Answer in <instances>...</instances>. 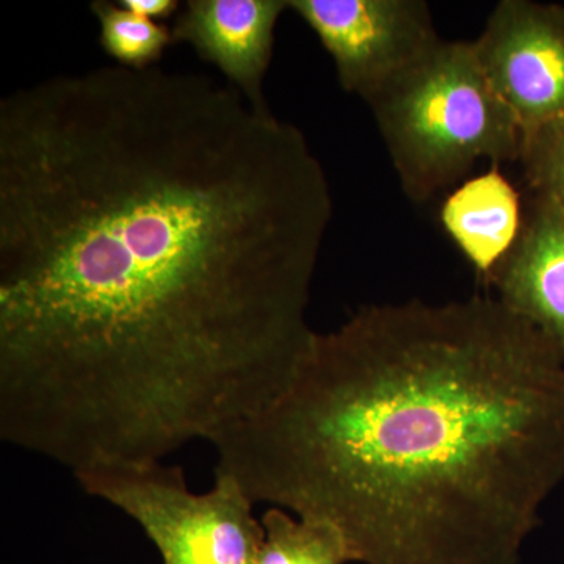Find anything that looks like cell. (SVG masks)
<instances>
[{
	"mask_svg": "<svg viewBox=\"0 0 564 564\" xmlns=\"http://www.w3.org/2000/svg\"><path fill=\"white\" fill-rule=\"evenodd\" d=\"M333 217L306 137L203 74L0 101V440L77 474L214 443L291 383Z\"/></svg>",
	"mask_w": 564,
	"mask_h": 564,
	"instance_id": "cell-1",
	"label": "cell"
},
{
	"mask_svg": "<svg viewBox=\"0 0 564 564\" xmlns=\"http://www.w3.org/2000/svg\"><path fill=\"white\" fill-rule=\"evenodd\" d=\"M212 447L355 563L519 564L564 478V355L497 299L370 304Z\"/></svg>",
	"mask_w": 564,
	"mask_h": 564,
	"instance_id": "cell-2",
	"label": "cell"
},
{
	"mask_svg": "<svg viewBox=\"0 0 564 564\" xmlns=\"http://www.w3.org/2000/svg\"><path fill=\"white\" fill-rule=\"evenodd\" d=\"M403 192L425 203L475 162L519 161L522 131L473 41L441 40L369 102Z\"/></svg>",
	"mask_w": 564,
	"mask_h": 564,
	"instance_id": "cell-3",
	"label": "cell"
},
{
	"mask_svg": "<svg viewBox=\"0 0 564 564\" xmlns=\"http://www.w3.org/2000/svg\"><path fill=\"white\" fill-rule=\"evenodd\" d=\"M85 492L135 521L163 564H256L265 538L254 502L228 475L206 492L163 462L117 463L74 474Z\"/></svg>",
	"mask_w": 564,
	"mask_h": 564,
	"instance_id": "cell-4",
	"label": "cell"
},
{
	"mask_svg": "<svg viewBox=\"0 0 564 564\" xmlns=\"http://www.w3.org/2000/svg\"><path fill=\"white\" fill-rule=\"evenodd\" d=\"M332 55L345 91L364 101L440 43L423 0H289Z\"/></svg>",
	"mask_w": 564,
	"mask_h": 564,
	"instance_id": "cell-5",
	"label": "cell"
},
{
	"mask_svg": "<svg viewBox=\"0 0 564 564\" xmlns=\"http://www.w3.org/2000/svg\"><path fill=\"white\" fill-rule=\"evenodd\" d=\"M473 44L522 135L564 117L563 7L502 0Z\"/></svg>",
	"mask_w": 564,
	"mask_h": 564,
	"instance_id": "cell-6",
	"label": "cell"
},
{
	"mask_svg": "<svg viewBox=\"0 0 564 564\" xmlns=\"http://www.w3.org/2000/svg\"><path fill=\"white\" fill-rule=\"evenodd\" d=\"M289 0H191L174 22V43H188L203 61L258 107L273 57L274 29Z\"/></svg>",
	"mask_w": 564,
	"mask_h": 564,
	"instance_id": "cell-7",
	"label": "cell"
},
{
	"mask_svg": "<svg viewBox=\"0 0 564 564\" xmlns=\"http://www.w3.org/2000/svg\"><path fill=\"white\" fill-rule=\"evenodd\" d=\"M499 302L564 355V210L534 196L513 250L491 278Z\"/></svg>",
	"mask_w": 564,
	"mask_h": 564,
	"instance_id": "cell-8",
	"label": "cell"
},
{
	"mask_svg": "<svg viewBox=\"0 0 564 564\" xmlns=\"http://www.w3.org/2000/svg\"><path fill=\"white\" fill-rule=\"evenodd\" d=\"M445 232L486 281H491L521 236V199L497 170L467 181L445 199Z\"/></svg>",
	"mask_w": 564,
	"mask_h": 564,
	"instance_id": "cell-9",
	"label": "cell"
},
{
	"mask_svg": "<svg viewBox=\"0 0 564 564\" xmlns=\"http://www.w3.org/2000/svg\"><path fill=\"white\" fill-rule=\"evenodd\" d=\"M265 538L256 564H348L355 563L339 529L317 519L289 514L272 507L262 514Z\"/></svg>",
	"mask_w": 564,
	"mask_h": 564,
	"instance_id": "cell-10",
	"label": "cell"
},
{
	"mask_svg": "<svg viewBox=\"0 0 564 564\" xmlns=\"http://www.w3.org/2000/svg\"><path fill=\"white\" fill-rule=\"evenodd\" d=\"M91 11L101 25L102 50L117 65L151 68L174 43L172 29L124 9L120 2L96 0Z\"/></svg>",
	"mask_w": 564,
	"mask_h": 564,
	"instance_id": "cell-11",
	"label": "cell"
},
{
	"mask_svg": "<svg viewBox=\"0 0 564 564\" xmlns=\"http://www.w3.org/2000/svg\"><path fill=\"white\" fill-rule=\"evenodd\" d=\"M518 162L524 169L533 196L564 210V117L524 133Z\"/></svg>",
	"mask_w": 564,
	"mask_h": 564,
	"instance_id": "cell-12",
	"label": "cell"
},
{
	"mask_svg": "<svg viewBox=\"0 0 564 564\" xmlns=\"http://www.w3.org/2000/svg\"><path fill=\"white\" fill-rule=\"evenodd\" d=\"M120 6L152 21L166 20L181 10L176 0H121Z\"/></svg>",
	"mask_w": 564,
	"mask_h": 564,
	"instance_id": "cell-13",
	"label": "cell"
}]
</instances>
